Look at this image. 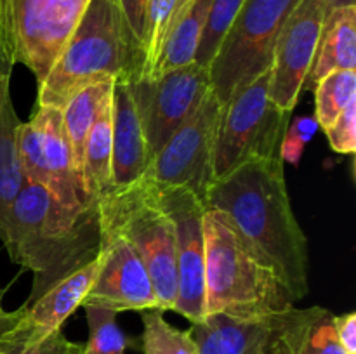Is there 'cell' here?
I'll use <instances>...</instances> for the list:
<instances>
[{
	"label": "cell",
	"mask_w": 356,
	"mask_h": 354,
	"mask_svg": "<svg viewBox=\"0 0 356 354\" xmlns=\"http://www.w3.org/2000/svg\"><path fill=\"white\" fill-rule=\"evenodd\" d=\"M205 208L228 219L296 302L308 295V239L292 210L280 156L249 160L214 180L205 196Z\"/></svg>",
	"instance_id": "6da1fadb"
},
{
	"label": "cell",
	"mask_w": 356,
	"mask_h": 354,
	"mask_svg": "<svg viewBox=\"0 0 356 354\" xmlns=\"http://www.w3.org/2000/svg\"><path fill=\"white\" fill-rule=\"evenodd\" d=\"M0 239L10 260L33 273L30 304L96 259L101 250L97 203L70 210L44 186L26 180L0 221Z\"/></svg>",
	"instance_id": "7a4b0ae2"
},
{
	"label": "cell",
	"mask_w": 356,
	"mask_h": 354,
	"mask_svg": "<svg viewBox=\"0 0 356 354\" xmlns=\"http://www.w3.org/2000/svg\"><path fill=\"white\" fill-rule=\"evenodd\" d=\"M141 69V45L132 37L118 0H90L40 82L37 104L63 110L86 87L118 76L138 78Z\"/></svg>",
	"instance_id": "3957f363"
},
{
	"label": "cell",
	"mask_w": 356,
	"mask_h": 354,
	"mask_svg": "<svg viewBox=\"0 0 356 354\" xmlns=\"http://www.w3.org/2000/svg\"><path fill=\"white\" fill-rule=\"evenodd\" d=\"M204 233L205 316H273L296 305L287 287L254 255L221 212L207 208Z\"/></svg>",
	"instance_id": "277c9868"
},
{
	"label": "cell",
	"mask_w": 356,
	"mask_h": 354,
	"mask_svg": "<svg viewBox=\"0 0 356 354\" xmlns=\"http://www.w3.org/2000/svg\"><path fill=\"white\" fill-rule=\"evenodd\" d=\"M101 231L124 238L138 252L155 288L159 311H174L177 264L174 228L143 177L124 187H111L99 201Z\"/></svg>",
	"instance_id": "5b68a950"
},
{
	"label": "cell",
	"mask_w": 356,
	"mask_h": 354,
	"mask_svg": "<svg viewBox=\"0 0 356 354\" xmlns=\"http://www.w3.org/2000/svg\"><path fill=\"white\" fill-rule=\"evenodd\" d=\"M299 2L243 0L235 23L209 66L211 89L221 106L271 68L275 40Z\"/></svg>",
	"instance_id": "8992f818"
},
{
	"label": "cell",
	"mask_w": 356,
	"mask_h": 354,
	"mask_svg": "<svg viewBox=\"0 0 356 354\" xmlns=\"http://www.w3.org/2000/svg\"><path fill=\"white\" fill-rule=\"evenodd\" d=\"M291 113L270 97V69L240 89L221 108L214 148V180L249 160L280 156Z\"/></svg>",
	"instance_id": "52a82bcc"
},
{
	"label": "cell",
	"mask_w": 356,
	"mask_h": 354,
	"mask_svg": "<svg viewBox=\"0 0 356 354\" xmlns=\"http://www.w3.org/2000/svg\"><path fill=\"white\" fill-rule=\"evenodd\" d=\"M17 151L26 180L51 191L66 208L76 212L96 205L75 167L61 108L38 106L30 121H21Z\"/></svg>",
	"instance_id": "ba28073f"
},
{
	"label": "cell",
	"mask_w": 356,
	"mask_h": 354,
	"mask_svg": "<svg viewBox=\"0 0 356 354\" xmlns=\"http://www.w3.org/2000/svg\"><path fill=\"white\" fill-rule=\"evenodd\" d=\"M221 108L211 89L197 111L153 156L145 177L159 186L188 187L205 205L209 187L214 183V148Z\"/></svg>",
	"instance_id": "9c48e42d"
},
{
	"label": "cell",
	"mask_w": 356,
	"mask_h": 354,
	"mask_svg": "<svg viewBox=\"0 0 356 354\" xmlns=\"http://www.w3.org/2000/svg\"><path fill=\"white\" fill-rule=\"evenodd\" d=\"M156 203L170 219L176 239L177 298L174 311L188 321L205 318L204 201L188 187L159 186L145 177Z\"/></svg>",
	"instance_id": "30bf717a"
},
{
	"label": "cell",
	"mask_w": 356,
	"mask_h": 354,
	"mask_svg": "<svg viewBox=\"0 0 356 354\" xmlns=\"http://www.w3.org/2000/svg\"><path fill=\"white\" fill-rule=\"evenodd\" d=\"M143 134L153 156L197 111L211 90L209 68L191 62L152 78L129 80Z\"/></svg>",
	"instance_id": "8fae6325"
},
{
	"label": "cell",
	"mask_w": 356,
	"mask_h": 354,
	"mask_svg": "<svg viewBox=\"0 0 356 354\" xmlns=\"http://www.w3.org/2000/svg\"><path fill=\"white\" fill-rule=\"evenodd\" d=\"M325 16V0H301L275 40L270 97L287 113L294 111L308 78Z\"/></svg>",
	"instance_id": "7c38bea8"
},
{
	"label": "cell",
	"mask_w": 356,
	"mask_h": 354,
	"mask_svg": "<svg viewBox=\"0 0 356 354\" xmlns=\"http://www.w3.org/2000/svg\"><path fill=\"white\" fill-rule=\"evenodd\" d=\"M90 0H14L16 65L44 82Z\"/></svg>",
	"instance_id": "4fadbf2b"
},
{
	"label": "cell",
	"mask_w": 356,
	"mask_h": 354,
	"mask_svg": "<svg viewBox=\"0 0 356 354\" xmlns=\"http://www.w3.org/2000/svg\"><path fill=\"white\" fill-rule=\"evenodd\" d=\"M99 257V271L82 307L99 305L115 312L159 309L148 271L138 252L124 238L101 231Z\"/></svg>",
	"instance_id": "5bb4252c"
},
{
	"label": "cell",
	"mask_w": 356,
	"mask_h": 354,
	"mask_svg": "<svg viewBox=\"0 0 356 354\" xmlns=\"http://www.w3.org/2000/svg\"><path fill=\"white\" fill-rule=\"evenodd\" d=\"M129 76H118L111 92V184L124 187L148 174L153 153L143 134Z\"/></svg>",
	"instance_id": "9a60e30c"
},
{
	"label": "cell",
	"mask_w": 356,
	"mask_h": 354,
	"mask_svg": "<svg viewBox=\"0 0 356 354\" xmlns=\"http://www.w3.org/2000/svg\"><path fill=\"white\" fill-rule=\"evenodd\" d=\"M261 354H346L334 330V312L312 305L273 316V325Z\"/></svg>",
	"instance_id": "2e32d148"
},
{
	"label": "cell",
	"mask_w": 356,
	"mask_h": 354,
	"mask_svg": "<svg viewBox=\"0 0 356 354\" xmlns=\"http://www.w3.org/2000/svg\"><path fill=\"white\" fill-rule=\"evenodd\" d=\"M101 257L90 260L68 278L56 283L30 304L19 307V325L28 335L45 337L61 330L63 323L82 305L99 271Z\"/></svg>",
	"instance_id": "e0dca14e"
},
{
	"label": "cell",
	"mask_w": 356,
	"mask_h": 354,
	"mask_svg": "<svg viewBox=\"0 0 356 354\" xmlns=\"http://www.w3.org/2000/svg\"><path fill=\"white\" fill-rule=\"evenodd\" d=\"M273 316L214 312L202 321L191 323L190 333L198 354H261Z\"/></svg>",
	"instance_id": "ac0fdd59"
},
{
	"label": "cell",
	"mask_w": 356,
	"mask_h": 354,
	"mask_svg": "<svg viewBox=\"0 0 356 354\" xmlns=\"http://www.w3.org/2000/svg\"><path fill=\"white\" fill-rule=\"evenodd\" d=\"M356 69V7H339L327 12L315 59L302 90L313 87L332 71Z\"/></svg>",
	"instance_id": "d6986e66"
},
{
	"label": "cell",
	"mask_w": 356,
	"mask_h": 354,
	"mask_svg": "<svg viewBox=\"0 0 356 354\" xmlns=\"http://www.w3.org/2000/svg\"><path fill=\"white\" fill-rule=\"evenodd\" d=\"M19 125L10 97V73H0V221L26 183L17 151Z\"/></svg>",
	"instance_id": "ffe728a7"
},
{
	"label": "cell",
	"mask_w": 356,
	"mask_h": 354,
	"mask_svg": "<svg viewBox=\"0 0 356 354\" xmlns=\"http://www.w3.org/2000/svg\"><path fill=\"white\" fill-rule=\"evenodd\" d=\"M209 6H211V0H186L183 3L167 33L155 69L152 75L143 76V78H152L169 69L195 62Z\"/></svg>",
	"instance_id": "44dd1931"
},
{
	"label": "cell",
	"mask_w": 356,
	"mask_h": 354,
	"mask_svg": "<svg viewBox=\"0 0 356 354\" xmlns=\"http://www.w3.org/2000/svg\"><path fill=\"white\" fill-rule=\"evenodd\" d=\"M113 82L115 80H106V82L92 83L70 97L68 103L63 106L65 130L80 176H82V156L87 135H89L96 118L99 117L101 110L111 101Z\"/></svg>",
	"instance_id": "7402d4cb"
},
{
	"label": "cell",
	"mask_w": 356,
	"mask_h": 354,
	"mask_svg": "<svg viewBox=\"0 0 356 354\" xmlns=\"http://www.w3.org/2000/svg\"><path fill=\"white\" fill-rule=\"evenodd\" d=\"M82 183L87 194L99 201L111 184V101L94 121L82 156Z\"/></svg>",
	"instance_id": "603a6c76"
},
{
	"label": "cell",
	"mask_w": 356,
	"mask_h": 354,
	"mask_svg": "<svg viewBox=\"0 0 356 354\" xmlns=\"http://www.w3.org/2000/svg\"><path fill=\"white\" fill-rule=\"evenodd\" d=\"M315 118L325 130L348 104L356 101V69H339L323 76L315 87Z\"/></svg>",
	"instance_id": "cb8c5ba5"
},
{
	"label": "cell",
	"mask_w": 356,
	"mask_h": 354,
	"mask_svg": "<svg viewBox=\"0 0 356 354\" xmlns=\"http://www.w3.org/2000/svg\"><path fill=\"white\" fill-rule=\"evenodd\" d=\"M141 312L143 354H198L190 330L172 326L159 309Z\"/></svg>",
	"instance_id": "d4e9b609"
},
{
	"label": "cell",
	"mask_w": 356,
	"mask_h": 354,
	"mask_svg": "<svg viewBox=\"0 0 356 354\" xmlns=\"http://www.w3.org/2000/svg\"><path fill=\"white\" fill-rule=\"evenodd\" d=\"M243 0H211L207 16H205L204 30L198 42L195 62L209 68L214 61L216 54L221 49L229 28L235 23Z\"/></svg>",
	"instance_id": "484cf974"
},
{
	"label": "cell",
	"mask_w": 356,
	"mask_h": 354,
	"mask_svg": "<svg viewBox=\"0 0 356 354\" xmlns=\"http://www.w3.org/2000/svg\"><path fill=\"white\" fill-rule=\"evenodd\" d=\"M89 340L82 354H125L127 347L134 346L131 339L118 326V312L99 305H86Z\"/></svg>",
	"instance_id": "4316f807"
},
{
	"label": "cell",
	"mask_w": 356,
	"mask_h": 354,
	"mask_svg": "<svg viewBox=\"0 0 356 354\" xmlns=\"http://www.w3.org/2000/svg\"><path fill=\"white\" fill-rule=\"evenodd\" d=\"M83 344L66 339L61 330L45 337H31L21 328L19 316L9 330L0 333V354H82Z\"/></svg>",
	"instance_id": "83f0119b"
},
{
	"label": "cell",
	"mask_w": 356,
	"mask_h": 354,
	"mask_svg": "<svg viewBox=\"0 0 356 354\" xmlns=\"http://www.w3.org/2000/svg\"><path fill=\"white\" fill-rule=\"evenodd\" d=\"M316 130H318V121H316L315 117H309V115H302V117L289 121L287 130H285L280 142L282 162L291 163L294 167L298 165L306 146L312 141L313 135L316 134Z\"/></svg>",
	"instance_id": "f1b7e54d"
},
{
	"label": "cell",
	"mask_w": 356,
	"mask_h": 354,
	"mask_svg": "<svg viewBox=\"0 0 356 354\" xmlns=\"http://www.w3.org/2000/svg\"><path fill=\"white\" fill-rule=\"evenodd\" d=\"M330 148L339 155H353L356 149V101L325 128Z\"/></svg>",
	"instance_id": "f546056e"
},
{
	"label": "cell",
	"mask_w": 356,
	"mask_h": 354,
	"mask_svg": "<svg viewBox=\"0 0 356 354\" xmlns=\"http://www.w3.org/2000/svg\"><path fill=\"white\" fill-rule=\"evenodd\" d=\"M120 9L124 12L127 26L131 30L132 37L136 38L143 51V38H145V23H146V9H148V0H118Z\"/></svg>",
	"instance_id": "4dcf8cb0"
},
{
	"label": "cell",
	"mask_w": 356,
	"mask_h": 354,
	"mask_svg": "<svg viewBox=\"0 0 356 354\" xmlns=\"http://www.w3.org/2000/svg\"><path fill=\"white\" fill-rule=\"evenodd\" d=\"M334 330L344 353L356 354V312L334 314Z\"/></svg>",
	"instance_id": "1f68e13d"
},
{
	"label": "cell",
	"mask_w": 356,
	"mask_h": 354,
	"mask_svg": "<svg viewBox=\"0 0 356 354\" xmlns=\"http://www.w3.org/2000/svg\"><path fill=\"white\" fill-rule=\"evenodd\" d=\"M2 298H3V290H0V333L9 330L10 326L16 323L17 316H19V309H16V311H6L2 305Z\"/></svg>",
	"instance_id": "d6a6232c"
},
{
	"label": "cell",
	"mask_w": 356,
	"mask_h": 354,
	"mask_svg": "<svg viewBox=\"0 0 356 354\" xmlns=\"http://www.w3.org/2000/svg\"><path fill=\"white\" fill-rule=\"evenodd\" d=\"M327 2V12L332 9H339V7H356V0H325Z\"/></svg>",
	"instance_id": "836d02e7"
},
{
	"label": "cell",
	"mask_w": 356,
	"mask_h": 354,
	"mask_svg": "<svg viewBox=\"0 0 356 354\" xmlns=\"http://www.w3.org/2000/svg\"><path fill=\"white\" fill-rule=\"evenodd\" d=\"M0 73H10V68L6 65V61L2 59V56H0Z\"/></svg>",
	"instance_id": "e575fe53"
}]
</instances>
